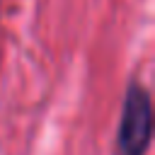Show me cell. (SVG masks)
<instances>
[{
	"label": "cell",
	"instance_id": "obj_1",
	"mask_svg": "<svg viewBox=\"0 0 155 155\" xmlns=\"http://www.w3.org/2000/svg\"><path fill=\"white\" fill-rule=\"evenodd\" d=\"M153 138V102L140 82H131L124 97L114 155H145Z\"/></svg>",
	"mask_w": 155,
	"mask_h": 155
}]
</instances>
